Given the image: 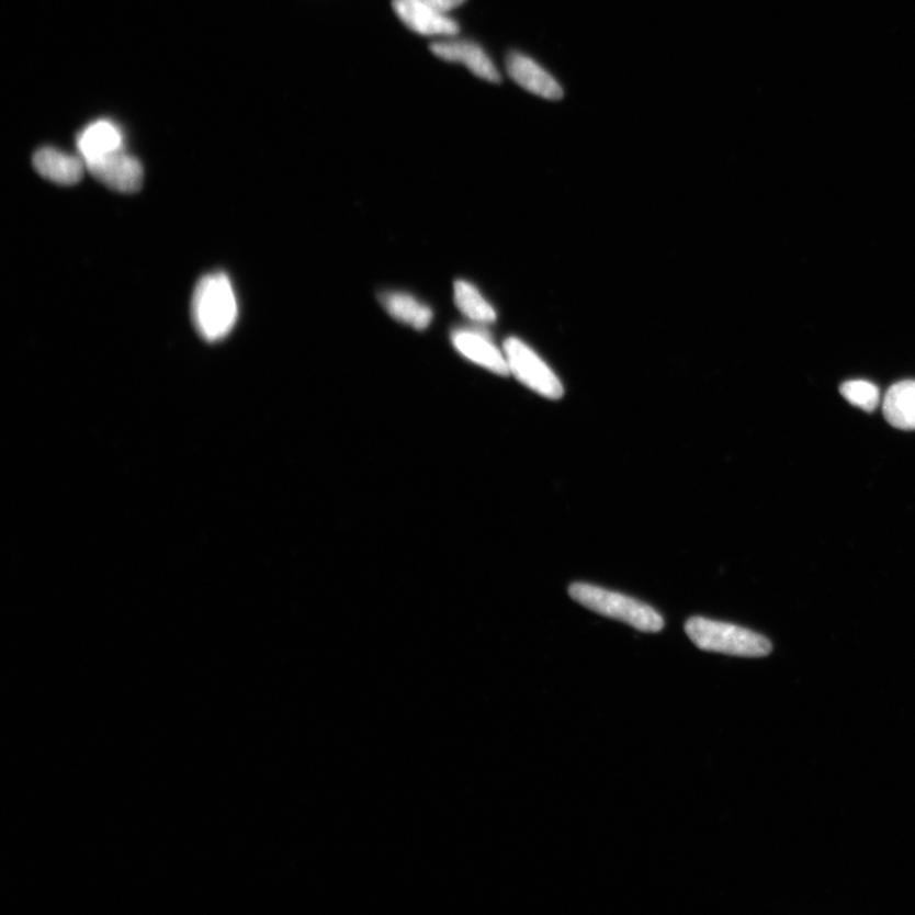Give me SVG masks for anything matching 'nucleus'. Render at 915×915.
<instances>
[{"mask_svg":"<svg viewBox=\"0 0 915 915\" xmlns=\"http://www.w3.org/2000/svg\"><path fill=\"white\" fill-rule=\"evenodd\" d=\"M685 629L689 640L703 652L741 657H765L772 652L767 637L741 625L693 617Z\"/></svg>","mask_w":915,"mask_h":915,"instance_id":"3","label":"nucleus"},{"mask_svg":"<svg viewBox=\"0 0 915 915\" xmlns=\"http://www.w3.org/2000/svg\"><path fill=\"white\" fill-rule=\"evenodd\" d=\"M441 13H448L465 3V0H416Z\"/></svg>","mask_w":915,"mask_h":915,"instance_id":"16","label":"nucleus"},{"mask_svg":"<svg viewBox=\"0 0 915 915\" xmlns=\"http://www.w3.org/2000/svg\"><path fill=\"white\" fill-rule=\"evenodd\" d=\"M886 421L899 430H915V381L890 387L882 407Z\"/></svg>","mask_w":915,"mask_h":915,"instance_id":"12","label":"nucleus"},{"mask_svg":"<svg viewBox=\"0 0 915 915\" xmlns=\"http://www.w3.org/2000/svg\"><path fill=\"white\" fill-rule=\"evenodd\" d=\"M510 374L538 395L550 399L564 397V385L552 369L523 341L510 337L504 343Z\"/></svg>","mask_w":915,"mask_h":915,"instance_id":"4","label":"nucleus"},{"mask_svg":"<svg viewBox=\"0 0 915 915\" xmlns=\"http://www.w3.org/2000/svg\"><path fill=\"white\" fill-rule=\"evenodd\" d=\"M381 302L393 318L400 324L413 326L416 330H425L431 323V309L413 295L385 293L381 295Z\"/></svg>","mask_w":915,"mask_h":915,"instance_id":"13","label":"nucleus"},{"mask_svg":"<svg viewBox=\"0 0 915 915\" xmlns=\"http://www.w3.org/2000/svg\"><path fill=\"white\" fill-rule=\"evenodd\" d=\"M454 302L465 317L478 324H493L496 312L475 286L467 281H456L454 284Z\"/></svg>","mask_w":915,"mask_h":915,"instance_id":"14","label":"nucleus"},{"mask_svg":"<svg viewBox=\"0 0 915 915\" xmlns=\"http://www.w3.org/2000/svg\"><path fill=\"white\" fill-rule=\"evenodd\" d=\"M192 323L207 342L227 337L236 325L238 304L235 289L223 272H214L199 281L191 303Z\"/></svg>","mask_w":915,"mask_h":915,"instance_id":"1","label":"nucleus"},{"mask_svg":"<svg viewBox=\"0 0 915 915\" xmlns=\"http://www.w3.org/2000/svg\"><path fill=\"white\" fill-rule=\"evenodd\" d=\"M458 351L473 363L502 376L510 374L507 357L495 347L487 336L477 331L458 330L452 335Z\"/></svg>","mask_w":915,"mask_h":915,"instance_id":"9","label":"nucleus"},{"mask_svg":"<svg viewBox=\"0 0 915 915\" xmlns=\"http://www.w3.org/2000/svg\"><path fill=\"white\" fill-rule=\"evenodd\" d=\"M505 66L513 82L524 88L526 91L551 101L564 98V88L558 80L531 56L518 52L510 53Z\"/></svg>","mask_w":915,"mask_h":915,"instance_id":"6","label":"nucleus"},{"mask_svg":"<svg viewBox=\"0 0 915 915\" xmlns=\"http://www.w3.org/2000/svg\"><path fill=\"white\" fill-rule=\"evenodd\" d=\"M95 179L111 190L133 194L143 184V167L138 159L122 149L86 163Z\"/></svg>","mask_w":915,"mask_h":915,"instance_id":"5","label":"nucleus"},{"mask_svg":"<svg viewBox=\"0 0 915 915\" xmlns=\"http://www.w3.org/2000/svg\"><path fill=\"white\" fill-rule=\"evenodd\" d=\"M430 50L439 59L463 64L473 75L492 83H500L502 78L494 61L479 45L465 39L433 43Z\"/></svg>","mask_w":915,"mask_h":915,"instance_id":"7","label":"nucleus"},{"mask_svg":"<svg viewBox=\"0 0 915 915\" xmlns=\"http://www.w3.org/2000/svg\"><path fill=\"white\" fill-rule=\"evenodd\" d=\"M34 167L44 179L58 184H76L82 180L87 170L84 160L67 155L55 148L38 149L34 156Z\"/></svg>","mask_w":915,"mask_h":915,"instance_id":"10","label":"nucleus"},{"mask_svg":"<svg viewBox=\"0 0 915 915\" xmlns=\"http://www.w3.org/2000/svg\"><path fill=\"white\" fill-rule=\"evenodd\" d=\"M123 133L114 123L100 120L78 135L77 147L84 163L111 155L123 148Z\"/></svg>","mask_w":915,"mask_h":915,"instance_id":"11","label":"nucleus"},{"mask_svg":"<svg viewBox=\"0 0 915 915\" xmlns=\"http://www.w3.org/2000/svg\"><path fill=\"white\" fill-rule=\"evenodd\" d=\"M568 594L576 603L594 613L613 618L641 632L656 633L664 629V618L654 608L623 594L584 583L569 586Z\"/></svg>","mask_w":915,"mask_h":915,"instance_id":"2","label":"nucleus"},{"mask_svg":"<svg viewBox=\"0 0 915 915\" xmlns=\"http://www.w3.org/2000/svg\"><path fill=\"white\" fill-rule=\"evenodd\" d=\"M393 11L405 25L423 36H455L460 26L441 13L416 0H392Z\"/></svg>","mask_w":915,"mask_h":915,"instance_id":"8","label":"nucleus"},{"mask_svg":"<svg viewBox=\"0 0 915 915\" xmlns=\"http://www.w3.org/2000/svg\"><path fill=\"white\" fill-rule=\"evenodd\" d=\"M840 393L850 405L861 408L866 413H873L880 404V389L871 382L849 381L843 383Z\"/></svg>","mask_w":915,"mask_h":915,"instance_id":"15","label":"nucleus"}]
</instances>
